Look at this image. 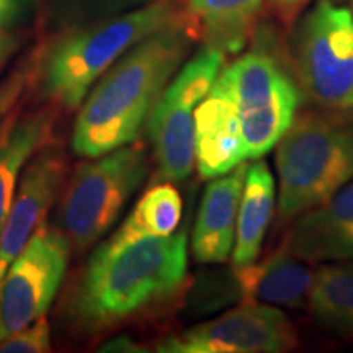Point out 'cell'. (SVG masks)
I'll return each instance as SVG.
<instances>
[{
    "instance_id": "cell-1",
    "label": "cell",
    "mask_w": 353,
    "mask_h": 353,
    "mask_svg": "<svg viewBox=\"0 0 353 353\" xmlns=\"http://www.w3.org/2000/svg\"><path fill=\"white\" fill-rule=\"evenodd\" d=\"M196 38L195 26L183 17L126 51L83 99L72 132L74 152L95 159L134 143Z\"/></svg>"
},
{
    "instance_id": "cell-2",
    "label": "cell",
    "mask_w": 353,
    "mask_h": 353,
    "mask_svg": "<svg viewBox=\"0 0 353 353\" xmlns=\"http://www.w3.org/2000/svg\"><path fill=\"white\" fill-rule=\"evenodd\" d=\"M187 232L145 237L113 250L99 247L70 299V314L87 330H99L161 306L187 280Z\"/></svg>"
},
{
    "instance_id": "cell-3",
    "label": "cell",
    "mask_w": 353,
    "mask_h": 353,
    "mask_svg": "<svg viewBox=\"0 0 353 353\" xmlns=\"http://www.w3.org/2000/svg\"><path fill=\"white\" fill-rule=\"evenodd\" d=\"M183 17L179 0H154L64 34L44 54L43 92L63 108L81 107L92 85L126 51Z\"/></svg>"
},
{
    "instance_id": "cell-4",
    "label": "cell",
    "mask_w": 353,
    "mask_h": 353,
    "mask_svg": "<svg viewBox=\"0 0 353 353\" xmlns=\"http://www.w3.org/2000/svg\"><path fill=\"white\" fill-rule=\"evenodd\" d=\"M324 110L299 114L278 141L281 223L322 205L353 180V112Z\"/></svg>"
},
{
    "instance_id": "cell-5",
    "label": "cell",
    "mask_w": 353,
    "mask_h": 353,
    "mask_svg": "<svg viewBox=\"0 0 353 353\" xmlns=\"http://www.w3.org/2000/svg\"><path fill=\"white\" fill-rule=\"evenodd\" d=\"M213 85L236 105L245 159H260L275 148L301 101L296 79L265 34L254 50L223 65Z\"/></svg>"
},
{
    "instance_id": "cell-6",
    "label": "cell",
    "mask_w": 353,
    "mask_h": 353,
    "mask_svg": "<svg viewBox=\"0 0 353 353\" xmlns=\"http://www.w3.org/2000/svg\"><path fill=\"white\" fill-rule=\"evenodd\" d=\"M143 144H126L76 170L65 190L59 218L70 247L83 252L105 236L148 175Z\"/></svg>"
},
{
    "instance_id": "cell-7",
    "label": "cell",
    "mask_w": 353,
    "mask_h": 353,
    "mask_svg": "<svg viewBox=\"0 0 353 353\" xmlns=\"http://www.w3.org/2000/svg\"><path fill=\"white\" fill-rule=\"evenodd\" d=\"M226 54L203 46L182 64L149 113L148 132L157 172L154 182H183L195 165V110L210 92Z\"/></svg>"
},
{
    "instance_id": "cell-8",
    "label": "cell",
    "mask_w": 353,
    "mask_h": 353,
    "mask_svg": "<svg viewBox=\"0 0 353 353\" xmlns=\"http://www.w3.org/2000/svg\"><path fill=\"white\" fill-rule=\"evenodd\" d=\"M291 63L301 94L322 108H342L353 92V13L319 0L299 20Z\"/></svg>"
},
{
    "instance_id": "cell-9",
    "label": "cell",
    "mask_w": 353,
    "mask_h": 353,
    "mask_svg": "<svg viewBox=\"0 0 353 353\" xmlns=\"http://www.w3.org/2000/svg\"><path fill=\"white\" fill-rule=\"evenodd\" d=\"M70 244L43 221L0 278V342L50 309L68 268Z\"/></svg>"
},
{
    "instance_id": "cell-10",
    "label": "cell",
    "mask_w": 353,
    "mask_h": 353,
    "mask_svg": "<svg viewBox=\"0 0 353 353\" xmlns=\"http://www.w3.org/2000/svg\"><path fill=\"white\" fill-rule=\"evenodd\" d=\"M296 330L283 311L270 304L242 301L214 319L170 335L162 353H281L296 347Z\"/></svg>"
},
{
    "instance_id": "cell-11",
    "label": "cell",
    "mask_w": 353,
    "mask_h": 353,
    "mask_svg": "<svg viewBox=\"0 0 353 353\" xmlns=\"http://www.w3.org/2000/svg\"><path fill=\"white\" fill-rule=\"evenodd\" d=\"M64 175L65 162L54 149L37 154L21 172L15 198L0 229V278L46 219Z\"/></svg>"
},
{
    "instance_id": "cell-12",
    "label": "cell",
    "mask_w": 353,
    "mask_h": 353,
    "mask_svg": "<svg viewBox=\"0 0 353 353\" xmlns=\"http://www.w3.org/2000/svg\"><path fill=\"white\" fill-rule=\"evenodd\" d=\"M312 280L314 270L281 249L260 263L255 260L249 265L234 267L231 275L224 278L228 288L216 283L213 296L221 304L237 298L241 303L255 301L301 309L307 304Z\"/></svg>"
},
{
    "instance_id": "cell-13",
    "label": "cell",
    "mask_w": 353,
    "mask_h": 353,
    "mask_svg": "<svg viewBox=\"0 0 353 353\" xmlns=\"http://www.w3.org/2000/svg\"><path fill=\"white\" fill-rule=\"evenodd\" d=\"M281 249L306 263L353 260V180L299 214Z\"/></svg>"
},
{
    "instance_id": "cell-14",
    "label": "cell",
    "mask_w": 353,
    "mask_h": 353,
    "mask_svg": "<svg viewBox=\"0 0 353 353\" xmlns=\"http://www.w3.org/2000/svg\"><path fill=\"white\" fill-rule=\"evenodd\" d=\"M245 161L239 113L231 97L211 85L195 110V164L214 179Z\"/></svg>"
},
{
    "instance_id": "cell-15",
    "label": "cell",
    "mask_w": 353,
    "mask_h": 353,
    "mask_svg": "<svg viewBox=\"0 0 353 353\" xmlns=\"http://www.w3.org/2000/svg\"><path fill=\"white\" fill-rule=\"evenodd\" d=\"M245 172L247 164L241 162L232 170L211 179L203 193L192 237L193 257L198 263H223L231 255Z\"/></svg>"
},
{
    "instance_id": "cell-16",
    "label": "cell",
    "mask_w": 353,
    "mask_h": 353,
    "mask_svg": "<svg viewBox=\"0 0 353 353\" xmlns=\"http://www.w3.org/2000/svg\"><path fill=\"white\" fill-rule=\"evenodd\" d=\"M275 210V180L268 165L259 161L247 165L237 213L232 267L249 265L259 259L262 242Z\"/></svg>"
},
{
    "instance_id": "cell-17",
    "label": "cell",
    "mask_w": 353,
    "mask_h": 353,
    "mask_svg": "<svg viewBox=\"0 0 353 353\" xmlns=\"http://www.w3.org/2000/svg\"><path fill=\"white\" fill-rule=\"evenodd\" d=\"M263 0H187V17L198 38L224 54H236L252 33Z\"/></svg>"
},
{
    "instance_id": "cell-18",
    "label": "cell",
    "mask_w": 353,
    "mask_h": 353,
    "mask_svg": "<svg viewBox=\"0 0 353 353\" xmlns=\"http://www.w3.org/2000/svg\"><path fill=\"white\" fill-rule=\"evenodd\" d=\"M51 112H37L0 128V229L10 210L21 172L50 139Z\"/></svg>"
},
{
    "instance_id": "cell-19",
    "label": "cell",
    "mask_w": 353,
    "mask_h": 353,
    "mask_svg": "<svg viewBox=\"0 0 353 353\" xmlns=\"http://www.w3.org/2000/svg\"><path fill=\"white\" fill-rule=\"evenodd\" d=\"M183 201L170 182H159L144 193L120 229L100 245L113 250L145 237H164L176 231L182 221Z\"/></svg>"
},
{
    "instance_id": "cell-20",
    "label": "cell",
    "mask_w": 353,
    "mask_h": 353,
    "mask_svg": "<svg viewBox=\"0 0 353 353\" xmlns=\"http://www.w3.org/2000/svg\"><path fill=\"white\" fill-rule=\"evenodd\" d=\"M307 306L324 327L353 335V260L314 272Z\"/></svg>"
},
{
    "instance_id": "cell-21",
    "label": "cell",
    "mask_w": 353,
    "mask_h": 353,
    "mask_svg": "<svg viewBox=\"0 0 353 353\" xmlns=\"http://www.w3.org/2000/svg\"><path fill=\"white\" fill-rule=\"evenodd\" d=\"M51 350V329L44 317L0 342L2 353H44Z\"/></svg>"
},
{
    "instance_id": "cell-22",
    "label": "cell",
    "mask_w": 353,
    "mask_h": 353,
    "mask_svg": "<svg viewBox=\"0 0 353 353\" xmlns=\"http://www.w3.org/2000/svg\"><path fill=\"white\" fill-rule=\"evenodd\" d=\"M28 0H0V33L19 23L25 15Z\"/></svg>"
},
{
    "instance_id": "cell-23",
    "label": "cell",
    "mask_w": 353,
    "mask_h": 353,
    "mask_svg": "<svg viewBox=\"0 0 353 353\" xmlns=\"http://www.w3.org/2000/svg\"><path fill=\"white\" fill-rule=\"evenodd\" d=\"M101 7L107 8L108 12H128L132 8H138L148 3L154 2V0H97Z\"/></svg>"
},
{
    "instance_id": "cell-24",
    "label": "cell",
    "mask_w": 353,
    "mask_h": 353,
    "mask_svg": "<svg viewBox=\"0 0 353 353\" xmlns=\"http://www.w3.org/2000/svg\"><path fill=\"white\" fill-rule=\"evenodd\" d=\"M100 352H145V348H141L139 343L131 341L130 337H118L112 342L105 343Z\"/></svg>"
},
{
    "instance_id": "cell-25",
    "label": "cell",
    "mask_w": 353,
    "mask_h": 353,
    "mask_svg": "<svg viewBox=\"0 0 353 353\" xmlns=\"http://www.w3.org/2000/svg\"><path fill=\"white\" fill-rule=\"evenodd\" d=\"M270 3L280 12V15L290 19L306 3V0H270Z\"/></svg>"
},
{
    "instance_id": "cell-26",
    "label": "cell",
    "mask_w": 353,
    "mask_h": 353,
    "mask_svg": "<svg viewBox=\"0 0 353 353\" xmlns=\"http://www.w3.org/2000/svg\"><path fill=\"white\" fill-rule=\"evenodd\" d=\"M13 50H15V39L8 37V34L0 33V68L6 64Z\"/></svg>"
},
{
    "instance_id": "cell-27",
    "label": "cell",
    "mask_w": 353,
    "mask_h": 353,
    "mask_svg": "<svg viewBox=\"0 0 353 353\" xmlns=\"http://www.w3.org/2000/svg\"><path fill=\"white\" fill-rule=\"evenodd\" d=\"M342 108H343V110H350V112H353V92L350 94V97H348L347 101H345V105H343ZM342 108H341V110H342Z\"/></svg>"
},
{
    "instance_id": "cell-28",
    "label": "cell",
    "mask_w": 353,
    "mask_h": 353,
    "mask_svg": "<svg viewBox=\"0 0 353 353\" xmlns=\"http://www.w3.org/2000/svg\"><path fill=\"white\" fill-rule=\"evenodd\" d=\"M334 2H341V0H334Z\"/></svg>"
}]
</instances>
